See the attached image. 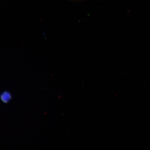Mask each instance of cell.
<instances>
[{
    "mask_svg": "<svg viewBox=\"0 0 150 150\" xmlns=\"http://www.w3.org/2000/svg\"><path fill=\"white\" fill-rule=\"evenodd\" d=\"M12 96L11 93L8 91H3L0 95V99L4 103L7 104L11 100Z\"/></svg>",
    "mask_w": 150,
    "mask_h": 150,
    "instance_id": "cell-1",
    "label": "cell"
}]
</instances>
